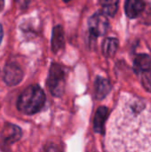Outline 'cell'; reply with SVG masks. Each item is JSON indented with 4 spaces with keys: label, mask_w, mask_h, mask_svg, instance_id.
I'll use <instances>...</instances> for the list:
<instances>
[{
    "label": "cell",
    "mask_w": 151,
    "mask_h": 152,
    "mask_svg": "<svg viewBox=\"0 0 151 152\" xmlns=\"http://www.w3.org/2000/svg\"><path fill=\"white\" fill-rule=\"evenodd\" d=\"M111 85L109 81L102 77H98L94 83V95L97 100L104 99L110 92Z\"/></svg>",
    "instance_id": "cell-8"
},
{
    "label": "cell",
    "mask_w": 151,
    "mask_h": 152,
    "mask_svg": "<svg viewBox=\"0 0 151 152\" xmlns=\"http://www.w3.org/2000/svg\"><path fill=\"white\" fill-rule=\"evenodd\" d=\"M45 94L42 88L33 85L27 87L17 101L18 110L25 115H33L38 112L44 105Z\"/></svg>",
    "instance_id": "cell-2"
},
{
    "label": "cell",
    "mask_w": 151,
    "mask_h": 152,
    "mask_svg": "<svg viewBox=\"0 0 151 152\" xmlns=\"http://www.w3.org/2000/svg\"><path fill=\"white\" fill-rule=\"evenodd\" d=\"M118 40L115 37H108L102 43V53L106 57H113L118 49Z\"/></svg>",
    "instance_id": "cell-12"
},
{
    "label": "cell",
    "mask_w": 151,
    "mask_h": 152,
    "mask_svg": "<svg viewBox=\"0 0 151 152\" xmlns=\"http://www.w3.org/2000/svg\"><path fill=\"white\" fill-rule=\"evenodd\" d=\"M90 33L93 37H101L107 33L109 28V20L104 13L96 12L88 20Z\"/></svg>",
    "instance_id": "cell-4"
},
{
    "label": "cell",
    "mask_w": 151,
    "mask_h": 152,
    "mask_svg": "<svg viewBox=\"0 0 151 152\" xmlns=\"http://www.w3.org/2000/svg\"><path fill=\"white\" fill-rule=\"evenodd\" d=\"M47 86L50 93L55 97H61L64 93L65 75L61 65L53 63L50 67Z\"/></svg>",
    "instance_id": "cell-3"
},
{
    "label": "cell",
    "mask_w": 151,
    "mask_h": 152,
    "mask_svg": "<svg viewBox=\"0 0 151 152\" xmlns=\"http://www.w3.org/2000/svg\"><path fill=\"white\" fill-rule=\"evenodd\" d=\"M4 6V0H0V12L3 10Z\"/></svg>",
    "instance_id": "cell-16"
},
{
    "label": "cell",
    "mask_w": 151,
    "mask_h": 152,
    "mask_svg": "<svg viewBox=\"0 0 151 152\" xmlns=\"http://www.w3.org/2000/svg\"><path fill=\"white\" fill-rule=\"evenodd\" d=\"M3 36H4L3 27H2V25L0 24V44H1V42H2V38H3Z\"/></svg>",
    "instance_id": "cell-15"
},
{
    "label": "cell",
    "mask_w": 151,
    "mask_h": 152,
    "mask_svg": "<svg viewBox=\"0 0 151 152\" xmlns=\"http://www.w3.org/2000/svg\"><path fill=\"white\" fill-rule=\"evenodd\" d=\"M109 110L106 107H100L95 114L93 120V130L95 133H102L104 130V124L107 119Z\"/></svg>",
    "instance_id": "cell-10"
},
{
    "label": "cell",
    "mask_w": 151,
    "mask_h": 152,
    "mask_svg": "<svg viewBox=\"0 0 151 152\" xmlns=\"http://www.w3.org/2000/svg\"><path fill=\"white\" fill-rule=\"evenodd\" d=\"M51 45H52V50L54 53H57L64 47L65 45L64 32L61 26H56L53 28Z\"/></svg>",
    "instance_id": "cell-9"
},
{
    "label": "cell",
    "mask_w": 151,
    "mask_h": 152,
    "mask_svg": "<svg viewBox=\"0 0 151 152\" xmlns=\"http://www.w3.org/2000/svg\"><path fill=\"white\" fill-rule=\"evenodd\" d=\"M105 145L109 151H151L150 104L122 94L108 125Z\"/></svg>",
    "instance_id": "cell-1"
},
{
    "label": "cell",
    "mask_w": 151,
    "mask_h": 152,
    "mask_svg": "<svg viewBox=\"0 0 151 152\" xmlns=\"http://www.w3.org/2000/svg\"><path fill=\"white\" fill-rule=\"evenodd\" d=\"M23 78L22 69L15 63H9L4 69V80L10 86H16L20 83Z\"/></svg>",
    "instance_id": "cell-6"
},
{
    "label": "cell",
    "mask_w": 151,
    "mask_h": 152,
    "mask_svg": "<svg viewBox=\"0 0 151 152\" xmlns=\"http://www.w3.org/2000/svg\"><path fill=\"white\" fill-rule=\"evenodd\" d=\"M145 8L143 0H126L125 4V12L128 18L135 19L142 14Z\"/></svg>",
    "instance_id": "cell-7"
},
{
    "label": "cell",
    "mask_w": 151,
    "mask_h": 152,
    "mask_svg": "<svg viewBox=\"0 0 151 152\" xmlns=\"http://www.w3.org/2000/svg\"><path fill=\"white\" fill-rule=\"evenodd\" d=\"M21 134V130L19 126L12 124H6L2 130L0 136L2 146L12 145L20 139Z\"/></svg>",
    "instance_id": "cell-5"
},
{
    "label": "cell",
    "mask_w": 151,
    "mask_h": 152,
    "mask_svg": "<svg viewBox=\"0 0 151 152\" xmlns=\"http://www.w3.org/2000/svg\"><path fill=\"white\" fill-rule=\"evenodd\" d=\"M151 59L148 54L142 53L136 56L133 61V70L135 73H142L150 68Z\"/></svg>",
    "instance_id": "cell-11"
},
{
    "label": "cell",
    "mask_w": 151,
    "mask_h": 152,
    "mask_svg": "<svg viewBox=\"0 0 151 152\" xmlns=\"http://www.w3.org/2000/svg\"><path fill=\"white\" fill-rule=\"evenodd\" d=\"M63 1H64V2H65V3H68V2H69V1H70V0H63Z\"/></svg>",
    "instance_id": "cell-17"
},
{
    "label": "cell",
    "mask_w": 151,
    "mask_h": 152,
    "mask_svg": "<svg viewBox=\"0 0 151 152\" xmlns=\"http://www.w3.org/2000/svg\"><path fill=\"white\" fill-rule=\"evenodd\" d=\"M99 2L104 14L115 16L118 9V0H99Z\"/></svg>",
    "instance_id": "cell-13"
},
{
    "label": "cell",
    "mask_w": 151,
    "mask_h": 152,
    "mask_svg": "<svg viewBox=\"0 0 151 152\" xmlns=\"http://www.w3.org/2000/svg\"><path fill=\"white\" fill-rule=\"evenodd\" d=\"M142 84L146 91L151 93V71L146 70L142 75Z\"/></svg>",
    "instance_id": "cell-14"
}]
</instances>
